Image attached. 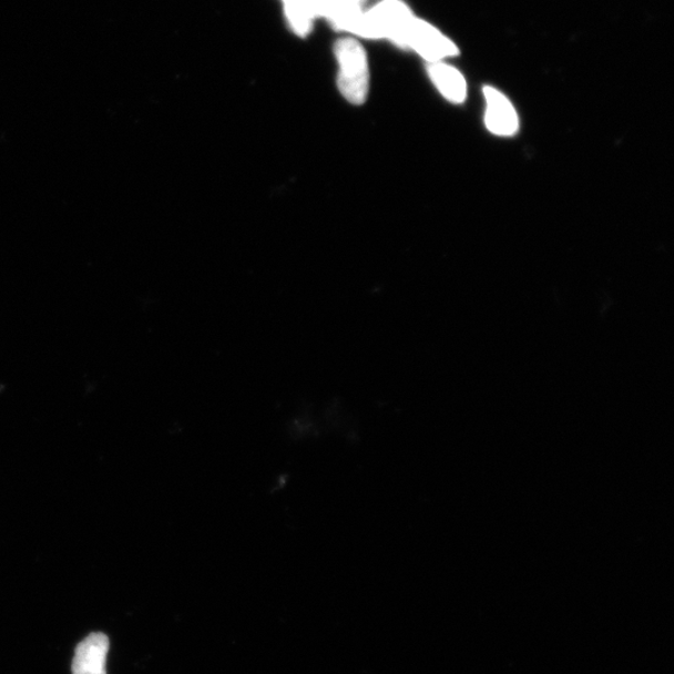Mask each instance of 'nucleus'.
<instances>
[{
    "label": "nucleus",
    "instance_id": "f257e3e1",
    "mask_svg": "<svg viewBox=\"0 0 674 674\" xmlns=\"http://www.w3.org/2000/svg\"><path fill=\"white\" fill-rule=\"evenodd\" d=\"M335 55L339 63L337 86L343 96L354 105H362L368 99L370 71L368 55L354 38H341L335 44Z\"/></svg>",
    "mask_w": 674,
    "mask_h": 674
},
{
    "label": "nucleus",
    "instance_id": "f03ea898",
    "mask_svg": "<svg viewBox=\"0 0 674 674\" xmlns=\"http://www.w3.org/2000/svg\"><path fill=\"white\" fill-rule=\"evenodd\" d=\"M413 13L402 0H382L364 13L359 37L389 39L404 48L406 34L413 21Z\"/></svg>",
    "mask_w": 674,
    "mask_h": 674
},
{
    "label": "nucleus",
    "instance_id": "7ed1b4c3",
    "mask_svg": "<svg viewBox=\"0 0 674 674\" xmlns=\"http://www.w3.org/2000/svg\"><path fill=\"white\" fill-rule=\"evenodd\" d=\"M404 48L411 49L430 64L443 62L460 53L459 47L440 29L416 17L406 34Z\"/></svg>",
    "mask_w": 674,
    "mask_h": 674
},
{
    "label": "nucleus",
    "instance_id": "20e7f679",
    "mask_svg": "<svg viewBox=\"0 0 674 674\" xmlns=\"http://www.w3.org/2000/svg\"><path fill=\"white\" fill-rule=\"evenodd\" d=\"M486 101L484 124L489 131L499 136H512L520 127L517 109L510 99L498 89L486 86L483 89Z\"/></svg>",
    "mask_w": 674,
    "mask_h": 674
},
{
    "label": "nucleus",
    "instance_id": "39448f33",
    "mask_svg": "<svg viewBox=\"0 0 674 674\" xmlns=\"http://www.w3.org/2000/svg\"><path fill=\"white\" fill-rule=\"evenodd\" d=\"M109 639L104 633H92L79 643L73 660V674H106Z\"/></svg>",
    "mask_w": 674,
    "mask_h": 674
},
{
    "label": "nucleus",
    "instance_id": "423d86ee",
    "mask_svg": "<svg viewBox=\"0 0 674 674\" xmlns=\"http://www.w3.org/2000/svg\"><path fill=\"white\" fill-rule=\"evenodd\" d=\"M432 83L445 99L453 104H461L468 96V83L458 69L443 62L429 67Z\"/></svg>",
    "mask_w": 674,
    "mask_h": 674
},
{
    "label": "nucleus",
    "instance_id": "0eeeda50",
    "mask_svg": "<svg viewBox=\"0 0 674 674\" xmlns=\"http://www.w3.org/2000/svg\"><path fill=\"white\" fill-rule=\"evenodd\" d=\"M325 18L336 31L359 35L364 12L356 0H331Z\"/></svg>",
    "mask_w": 674,
    "mask_h": 674
},
{
    "label": "nucleus",
    "instance_id": "6e6552de",
    "mask_svg": "<svg viewBox=\"0 0 674 674\" xmlns=\"http://www.w3.org/2000/svg\"><path fill=\"white\" fill-rule=\"evenodd\" d=\"M284 11L286 21L296 35L304 38L310 34L315 17L305 0H284Z\"/></svg>",
    "mask_w": 674,
    "mask_h": 674
},
{
    "label": "nucleus",
    "instance_id": "1a4fd4ad",
    "mask_svg": "<svg viewBox=\"0 0 674 674\" xmlns=\"http://www.w3.org/2000/svg\"><path fill=\"white\" fill-rule=\"evenodd\" d=\"M356 2L362 4L364 2H366V0H356Z\"/></svg>",
    "mask_w": 674,
    "mask_h": 674
},
{
    "label": "nucleus",
    "instance_id": "9d476101",
    "mask_svg": "<svg viewBox=\"0 0 674 674\" xmlns=\"http://www.w3.org/2000/svg\"><path fill=\"white\" fill-rule=\"evenodd\" d=\"M283 2H284V0H283Z\"/></svg>",
    "mask_w": 674,
    "mask_h": 674
}]
</instances>
